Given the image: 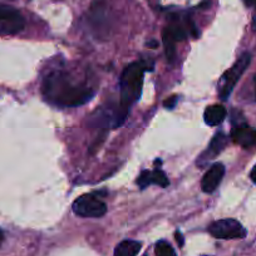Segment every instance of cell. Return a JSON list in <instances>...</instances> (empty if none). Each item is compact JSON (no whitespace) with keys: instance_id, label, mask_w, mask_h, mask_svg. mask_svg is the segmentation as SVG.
<instances>
[{"instance_id":"cell-1","label":"cell","mask_w":256,"mask_h":256,"mask_svg":"<svg viewBox=\"0 0 256 256\" xmlns=\"http://www.w3.org/2000/svg\"><path fill=\"white\" fill-rule=\"evenodd\" d=\"M46 100L60 107H78L93 97V92L84 84H76L67 74L56 72L48 76L43 83Z\"/></svg>"},{"instance_id":"cell-2","label":"cell","mask_w":256,"mask_h":256,"mask_svg":"<svg viewBox=\"0 0 256 256\" xmlns=\"http://www.w3.org/2000/svg\"><path fill=\"white\" fill-rule=\"evenodd\" d=\"M147 68L141 63H132L124 68L120 77V106L114 118V127L124 122L130 108L141 97L144 74Z\"/></svg>"},{"instance_id":"cell-3","label":"cell","mask_w":256,"mask_h":256,"mask_svg":"<svg viewBox=\"0 0 256 256\" xmlns=\"http://www.w3.org/2000/svg\"><path fill=\"white\" fill-rule=\"evenodd\" d=\"M250 62H251V54L244 53L242 56L236 60V63L234 64L232 67L230 68V70H228V72L222 76V80H221L220 82V90H218V96H220L221 100H226L228 97H230L234 88H235L236 83L238 82L241 76L244 74L246 68L248 67Z\"/></svg>"},{"instance_id":"cell-4","label":"cell","mask_w":256,"mask_h":256,"mask_svg":"<svg viewBox=\"0 0 256 256\" xmlns=\"http://www.w3.org/2000/svg\"><path fill=\"white\" fill-rule=\"evenodd\" d=\"M73 211L80 218H102L107 212V206L96 195H83L73 202Z\"/></svg>"},{"instance_id":"cell-5","label":"cell","mask_w":256,"mask_h":256,"mask_svg":"<svg viewBox=\"0 0 256 256\" xmlns=\"http://www.w3.org/2000/svg\"><path fill=\"white\" fill-rule=\"evenodd\" d=\"M211 235L221 240H231V238H244L246 236V230L244 226L234 218H222L215 221L208 228Z\"/></svg>"},{"instance_id":"cell-6","label":"cell","mask_w":256,"mask_h":256,"mask_svg":"<svg viewBox=\"0 0 256 256\" xmlns=\"http://www.w3.org/2000/svg\"><path fill=\"white\" fill-rule=\"evenodd\" d=\"M24 28V18L16 9L0 4V36L16 34Z\"/></svg>"},{"instance_id":"cell-7","label":"cell","mask_w":256,"mask_h":256,"mask_svg":"<svg viewBox=\"0 0 256 256\" xmlns=\"http://www.w3.org/2000/svg\"><path fill=\"white\" fill-rule=\"evenodd\" d=\"M225 174V167L221 164H215L206 171L204 174L202 180H201V188L206 194H211L215 191L221 184Z\"/></svg>"},{"instance_id":"cell-8","label":"cell","mask_w":256,"mask_h":256,"mask_svg":"<svg viewBox=\"0 0 256 256\" xmlns=\"http://www.w3.org/2000/svg\"><path fill=\"white\" fill-rule=\"evenodd\" d=\"M234 142L244 148H250L256 144V130L248 124H238L231 132Z\"/></svg>"},{"instance_id":"cell-9","label":"cell","mask_w":256,"mask_h":256,"mask_svg":"<svg viewBox=\"0 0 256 256\" xmlns=\"http://www.w3.org/2000/svg\"><path fill=\"white\" fill-rule=\"evenodd\" d=\"M137 184L141 187V190H144L150 184H158L161 187H167L170 184V181L166 174L161 168H154V171H148V170L142 171L137 178Z\"/></svg>"},{"instance_id":"cell-10","label":"cell","mask_w":256,"mask_h":256,"mask_svg":"<svg viewBox=\"0 0 256 256\" xmlns=\"http://www.w3.org/2000/svg\"><path fill=\"white\" fill-rule=\"evenodd\" d=\"M226 144H228V137H226L224 134H221V132L216 134L215 136H214V138L211 140L208 150H206V151L201 154L200 158L198 160V164H201V166H204L206 162L211 161L214 157L218 156V154L222 151L224 147L226 146Z\"/></svg>"},{"instance_id":"cell-11","label":"cell","mask_w":256,"mask_h":256,"mask_svg":"<svg viewBox=\"0 0 256 256\" xmlns=\"http://www.w3.org/2000/svg\"><path fill=\"white\" fill-rule=\"evenodd\" d=\"M226 114H228V112H226L225 107L220 104H214L206 108L205 113H204V118H205L206 124L215 127V126L221 124L224 122Z\"/></svg>"},{"instance_id":"cell-12","label":"cell","mask_w":256,"mask_h":256,"mask_svg":"<svg viewBox=\"0 0 256 256\" xmlns=\"http://www.w3.org/2000/svg\"><path fill=\"white\" fill-rule=\"evenodd\" d=\"M141 250V244L134 240H124L114 250V256H137Z\"/></svg>"},{"instance_id":"cell-13","label":"cell","mask_w":256,"mask_h":256,"mask_svg":"<svg viewBox=\"0 0 256 256\" xmlns=\"http://www.w3.org/2000/svg\"><path fill=\"white\" fill-rule=\"evenodd\" d=\"M162 40H164V52H166V56L168 59V62H174V58H176V48H174V40L171 36V34L167 32V29L164 28V32H162Z\"/></svg>"},{"instance_id":"cell-14","label":"cell","mask_w":256,"mask_h":256,"mask_svg":"<svg viewBox=\"0 0 256 256\" xmlns=\"http://www.w3.org/2000/svg\"><path fill=\"white\" fill-rule=\"evenodd\" d=\"M154 251H156V256H177L174 248H172L168 242H166V241L164 240L158 241V242L156 244Z\"/></svg>"},{"instance_id":"cell-15","label":"cell","mask_w":256,"mask_h":256,"mask_svg":"<svg viewBox=\"0 0 256 256\" xmlns=\"http://www.w3.org/2000/svg\"><path fill=\"white\" fill-rule=\"evenodd\" d=\"M166 29H167V32L171 34L172 38H174L176 42L184 40V39L186 38V32H184V29L182 28V26H177V24H174V26H168Z\"/></svg>"},{"instance_id":"cell-16","label":"cell","mask_w":256,"mask_h":256,"mask_svg":"<svg viewBox=\"0 0 256 256\" xmlns=\"http://www.w3.org/2000/svg\"><path fill=\"white\" fill-rule=\"evenodd\" d=\"M176 102H177V98L172 97V98H170L168 100H166V102L164 103V106L166 108H168V110H172V108L174 107V104H176Z\"/></svg>"},{"instance_id":"cell-17","label":"cell","mask_w":256,"mask_h":256,"mask_svg":"<svg viewBox=\"0 0 256 256\" xmlns=\"http://www.w3.org/2000/svg\"><path fill=\"white\" fill-rule=\"evenodd\" d=\"M174 238H176V241H177V244H178L180 248H182V246H184V242L182 234L180 232V231H177V232L174 234Z\"/></svg>"},{"instance_id":"cell-18","label":"cell","mask_w":256,"mask_h":256,"mask_svg":"<svg viewBox=\"0 0 256 256\" xmlns=\"http://www.w3.org/2000/svg\"><path fill=\"white\" fill-rule=\"evenodd\" d=\"M244 3H245L246 6H255L256 8V0H244Z\"/></svg>"},{"instance_id":"cell-19","label":"cell","mask_w":256,"mask_h":256,"mask_svg":"<svg viewBox=\"0 0 256 256\" xmlns=\"http://www.w3.org/2000/svg\"><path fill=\"white\" fill-rule=\"evenodd\" d=\"M250 177H251V180H252L254 184H256V164H255V166H254V168L251 170Z\"/></svg>"},{"instance_id":"cell-20","label":"cell","mask_w":256,"mask_h":256,"mask_svg":"<svg viewBox=\"0 0 256 256\" xmlns=\"http://www.w3.org/2000/svg\"><path fill=\"white\" fill-rule=\"evenodd\" d=\"M147 46H148V48L154 49V48H157V46H158V43H157L156 40H151V42H148V43H147Z\"/></svg>"},{"instance_id":"cell-21","label":"cell","mask_w":256,"mask_h":256,"mask_svg":"<svg viewBox=\"0 0 256 256\" xmlns=\"http://www.w3.org/2000/svg\"><path fill=\"white\" fill-rule=\"evenodd\" d=\"M252 29L256 32V10L252 16Z\"/></svg>"},{"instance_id":"cell-22","label":"cell","mask_w":256,"mask_h":256,"mask_svg":"<svg viewBox=\"0 0 256 256\" xmlns=\"http://www.w3.org/2000/svg\"><path fill=\"white\" fill-rule=\"evenodd\" d=\"M2 241H3V232L0 230V244H2Z\"/></svg>"},{"instance_id":"cell-23","label":"cell","mask_w":256,"mask_h":256,"mask_svg":"<svg viewBox=\"0 0 256 256\" xmlns=\"http://www.w3.org/2000/svg\"><path fill=\"white\" fill-rule=\"evenodd\" d=\"M255 87H256V78H255ZM256 93V92H255Z\"/></svg>"}]
</instances>
